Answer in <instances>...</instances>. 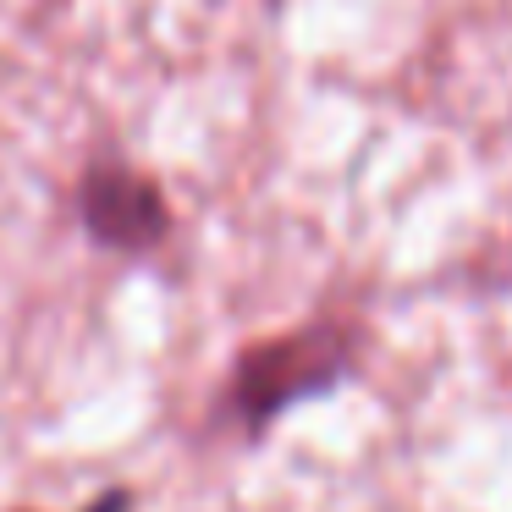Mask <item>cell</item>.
<instances>
[{
  "instance_id": "cell-1",
  "label": "cell",
  "mask_w": 512,
  "mask_h": 512,
  "mask_svg": "<svg viewBox=\"0 0 512 512\" xmlns=\"http://www.w3.org/2000/svg\"><path fill=\"white\" fill-rule=\"evenodd\" d=\"M336 364H342V342H331V336H298V342L270 347L243 364V408L254 419H270L303 391L331 386Z\"/></svg>"
},
{
  "instance_id": "cell-2",
  "label": "cell",
  "mask_w": 512,
  "mask_h": 512,
  "mask_svg": "<svg viewBox=\"0 0 512 512\" xmlns=\"http://www.w3.org/2000/svg\"><path fill=\"white\" fill-rule=\"evenodd\" d=\"M83 221L100 243L116 248H144L166 232V204L149 188L144 177L122 166H100L89 182H83Z\"/></svg>"
},
{
  "instance_id": "cell-3",
  "label": "cell",
  "mask_w": 512,
  "mask_h": 512,
  "mask_svg": "<svg viewBox=\"0 0 512 512\" xmlns=\"http://www.w3.org/2000/svg\"><path fill=\"white\" fill-rule=\"evenodd\" d=\"M89 512H127V496H122V490H116V496H100Z\"/></svg>"
}]
</instances>
